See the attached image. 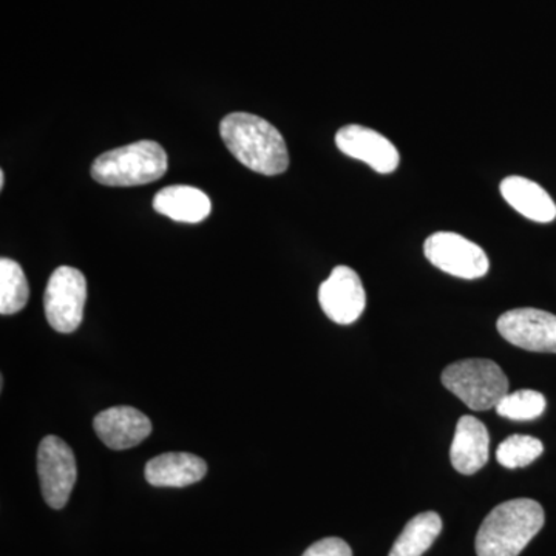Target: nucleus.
Returning <instances> with one entry per match:
<instances>
[{
    "instance_id": "1",
    "label": "nucleus",
    "mask_w": 556,
    "mask_h": 556,
    "mask_svg": "<svg viewBox=\"0 0 556 556\" xmlns=\"http://www.w3.org/2000/svg\"><path fill=\"white\" fill-rule=\"evenodd\" d=\"M219 135L229 152L248 169L266 177L287 172V141L268 121L252 113H230L219 123Z\"/></svg>"
},
{
    "instance_id": "14",
    "label": "nucleus",
    "mask_w": 556,
    "mask_h": 556,
    "mask_svg": "<svg viewBox=\"0 0 556 556\" xmlns=\"http://www.w3.org/2000/svg\"><path fill=\"white\" fill-rule=\"evenodd\" d=\"M501 193L515 211L532 222L551 223L556 218L555 201L532 179L507 177L501 182Z\"/></svg>"
},
{
    "instance_id": "2",
    "label": "nucleus",
    "mask_w": 556,
    "mask_h": 556,
    "mask_svg": "<svg viewBox=\"0 0 556 556\" xmlns=\"http://www.w3.org/2000/svg\"><path fill=\"white\" fill-rule=\"evenodd\" d=\"M543 507L527 497L500 504L486 515L477 535L478 556H518L543 529Z\"/></svg>"
},
{
    "instance_id": "10",
    "label": "nucleus",
    "mask_w": 556,
    "mask_h": 556,
    "mask_svg": "<svg viewBox=\"0 0 556 556\" xmlns=\"http://www.w3.org/2000/svg\"><path fill=\"white\" fill-rule=\"evenodd\" d=\"M340 152L350 159L364 161L379 174H391L397 169L401 155L390 139L369 127L350 124L336 135Z\"/></svg>"
},
{
    "instance_id": "9",
    "label": "nucleus",
    "mask_w": 556,
    "mask_h": 556,
    "mask_svg": "<svg viewBox=\"0 0 556 556\" xmlns=\"http://www.w3.org/2000/svg\"><path fill=\"white\" fill-rule=\"evenodd\" d=\"M318 303L336 324H354L367 306V294L356 270L348 266L332 269L318 289Z\"/></svg>"
},
{
    "instance_id": "19",
    "label": "nucleus",
    "mask_w": 556,
    "mask_h": 556,
    "mask_svg": "<svg viewBox=\"0 0 556 556\" xmlns=\"http://www.w3.org/2000/svg\"><path fill=\"white\" fill-rule=\"evenodd\" d=\"M500 416L511 420H532L543 415L546 397L533 390H519L508 393L496 405Z\"/></svg>"
},
{
    "instance_id": "4",
    "label": "nucleus",
    "mask_w": 556,
    "mask_h": 556,
    "mask_svg": "<svg viewBox=\"0 0 556 556\" xmlns=\"http://www.w3.org/2000/svg\"><path fill=\"white\" fill-rule=\"evenodd\" d=\"M442 383L473 412L496 408L508 394V379L503 368L489 358H464L448 365Z\"/></svg>"
},
{
    "instance_id": "8",
    "label": "nucleus",
    "mask_w": 556,
    "mask_h": 556,
    "mask_svg": "<svg viewBox=\"0 0 556 556\" xmlns=\"http://www.w3.org/2000/svg\"><path fill=\"white\" fill-rule=\"evenodd\" d=\"M497 331L511 345L533 353H556V316L536 308L507 311L497 318Z\"/></svg>"
},
{
    "instance_id": "5",
    "label": "nucleus",
    "mask_w": 556,
    "mask_h": 556,
    "mask_svg": "<svg viewBox=\"0 0 556 556\" xmlns=\"http://www.w3.org/2000/svg\"><path fill=\"white\" fill-rule=\"evenodd\" d=\"M87 300V280L80 270L61 266L51 274L43 309L54 331L70 334L79 328Z\"/></svg>"
},
{
    "instance_id": "17",
    "label": "nucleus",
    "mask_w": 556,
    "mask_h": 556,
    "mask_svg": "<svg viewBox=\"0 0 556 556\" xmlns=\"http://www.w3.org/2000/svg\"><path fill=\"white\" fill-rule=\"evenodd\" d=\"M30 299V287L20 263L0 260V313L2 316L20 313Z\"/></svg>"
},
{
    "instance_id": "3",
    "label": "nucleus",
    "mask_w": 556,
    "mask_h": 556,
    "mask_svg": "<svg viewBox=\"0 0 556 556\" xmlns=\"http://www.w3.org/2000/svg\"><path fill=\"white\" fill-rule=\"evenodd\" d=\"M167 167L166 150L159 142L138 141L98 156L91 166V178L110 188H131L159 181Z\"/></svg>"
},
{
    "instance_id": "18",
    "label": "nucleus",
    "mask_w": 556,
    "mask_h": 556,
    "mask_svg": "<svg viewBox=\"0 0 556 556\" xmlns=\"http://www.w3.org/2000/svg\"><path fill=\"white\" fill-rule=\"evenodd\" d=\"M544 445L540 439L514 434L507 438L496 450V459L506 468H522L543 455Z\"/></svg>"
},
{
    "instance_id": "21",
    "label": "nucleus",
    "mask_w": 556,
    "mask_h": 556,
    "mask_svg": "<svg viewBox=\"0 0 556 556\" xmlns=\"http://www.w3.org/2000/svg\"><path fill=\"white\" fill-rule=\"evenodd\" d=\"M3 185H5V172L0 170V189H3Z\"/></svg>"
},
{
    "instance_id": "20",
    "label": "nucleus",
    "mask_w": 556,
    "mask_h": 556,
    "mask_svg": "<svg viewBox=\"0 0 556 556\" xmlns=\"http://www.w3.org/2000/svg\"><path fill=\"white\" fill-rule=\"evenodd\" d=\"M302 556H353V551L346 541L331 536L317 541Z\"/></svg>"
},
{
    "instance_id": "16",
    "label": "nucleus",
    "mask_w": 556,
    "mask_h": 556,
    "mask_svg": "<svg viewBox=\"0 0 556 556\" xmlns=\"http://www.w3.org/2000/svg\"><path fill=\"white\" fill-rule=\"evenodd\" d=\"M442 532V519L437 511H424L409 519L388 556H422Z\"/></svg>"
},
{
    "instance_id": "6",
    "label": "nucleus",
    "mask_w": 556,
    "mask_h": 556,
    "mask_svg": "<svg viewBox=\"0 0 556 556\" xmlns=\"http://www.w3.org/2000/svg\"><path fill=\"white\" fill-rule=\"evenodd\" d=\"M424 254L438 269L466 280L484 277L490 268L484 249L455 232H437L428 237Z\"/></svg>"
},
{
    "instance_id": "11",
    "label": "nucleus",
    "mask_w": 556,
    "mask_h": 556,
    "mask_svg": "<svg viewBox=\"0 0 556 556\" xmlns=\"http://www.w3.org/2000/svg\"><path fill=\"white\" fill-rule=\"evenodd\" d=\"M93 428L112 450L137 447L152 433L149 417L134 407H112L101 412L93 419Z\"/></svg>"
},
{
    "instance_id": "12",
    "label": "nucleus",
    "mask_w": 556,
    "mask_h": 556,
    "mask_svg": "<svg viewBox=\"0 0 556 556\" xmlns=\"http://www.w3.org/2000/svg\"><path fill=\"white\" fill-rule=\"evenodd\" d=\"M490 437L486 427L473 416L457 420L450 460L463 475H475L489 463Z\"/></svg>"
},
{
    "instance_id": "7",
    "label": "nucleus",
    "mask_w": 556,
    "mask_h": 556,
    "mask_svg": "<svg viewBox=\"0 0 556 556\" xmlns=\"http://www.w3.org/2000/svg\"><path fill=\"white\" fill-rule=\"evenodd\" d=\"M38 473L43 500L54 510L68 503L76 484L78 468L75 453L58 437L42 439L38 452Z\"/></svg>"
},
{
    "instance_id": "15",
    "label": "nucleus",
    "mask_w": 556,
    "mask_h": 556,
    "mask_svg": "<svg viewBox=\"0 0 556 556\" xmlns=\"http://www.w3.org/2000/svg\"><path fill=\"white\" fill-rule=\"evenodd\" d=\"M153 208L175 222L200 223L211 214L212 203L203 190L192 186L175 185L156 193Z\"/></svg>"
},
{
    "instance_id": "13",
    "label": "nucleus",
    "mask_w": 556,
    "mask_h": 556,
    "mask_svg": "<svg viewBox=\"0 0 556 556\" xmlns=\"http://www.w3.org/2000/svg\"><path fill=\"white\" fill-rule=\"evenodd\" d=\"M207 473V464L190 453H164L146 466V479L155 486H188L201 481Z\"/></svg>"
}]
</instances>
